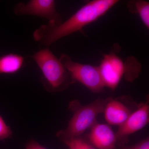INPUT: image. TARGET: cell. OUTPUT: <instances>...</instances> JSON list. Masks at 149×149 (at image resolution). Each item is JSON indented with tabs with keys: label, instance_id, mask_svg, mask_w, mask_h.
<instances>
[{
	"label": "cell",
	"instance_id": "7c38bea8",
	"mask_svg": "<svg viewBox=\"0 0 149 149\" xmlns=\"http://www.w3.org/2000/svg\"><path fill=\"white\" fill-rule=\"evenodd\" d=\"M13 135V132L10 126L7 125L0 115V141L10 139Z\"/></svg>",
	"mask_w": 149,
	"mask_h": 149
},
{
	"label": "cell",
	"instance_id": "7a4b0ae2",
	"mask_svg": "<svg viewBox=\"0 0 149 149\" xmlns=\"http://www.w3.org/2000/svg\"><path fill=\"white\" fill-rule=\"evenodd\" d=\"M32 58L42 71L41 83L47 92H62L75 83L68 70L49 48L38 51Z\"/></svg>",
	"mask_w": 149,
	"mask_h": 149
},
{
	"label": "cell",
	"instance_id": "8fae6325",
	"mask_svg": "<svg viewBox=\"0 0 149 149\" xmlns=\"http://www.w3.org/2000/svg\"><path fill=\"white\" fill-rule=\"evenodd\" d=\"M127 7L131 13L139 15L141 21L147 29H149V2L143 0L130 1L127 4Z\"/></svg>",
	"mask_w": 149,
	"mask_h": 149
},
{
	"label": "cell",
	"instance_id": "52a82bcc",
	"mask_svg": "<svg viewBox=\"0 0 149 149\" xmlns=\"http://www.w3.org/2000/svg\"><path fill=\"white\" fill-rule=\"evenodd\" d=\"M149 121V105L147 102L131 113L125 122L119 126L116 133L117 142H124L130 135L144 128Z\"/></svg>",
	"mask_w": 149,
	"mask_h": 149
},
{
	"label": "cell",
	"instance_id": "277c9868",
	"mask_svg": "<svg viewBox=\"0 0 149 149\" xmlns=\"http://www.w3.org/2000/svg\"><path fill=\"white\" fill-rule=\"evenodd\" d=\"M59 59L75 82L78 81L93 93L103 92L105 87L98 67L76 62L65 54H61Z\"/></svg>",
	"mask_w": 149,
	"mask_h": 149
},
{
	"label": "cell",
	"instance_id": "8992f818",
	"mask_svg": "<svg viewBox=\"0 0 149 149\" xmlns=\"http://www.w3.org/2000/svg\"><path fill=\"white\" fill-rule=\"evenodd\" d=\"M14 13L17 16L33 15L47 19L48 23L59 24L62 17L56 10L54 0H31L27 3L19 2L15 6Z\"/></svg>",
	"mask_w": 149,
	"mask_h": 149
},
{
	"label": "cell",
	"instance_id": "4fadbf2b",
	"mask_svg": "<svg viewBox=\"0 0 149 149\" xmlns=\"http://www.w3.org/2000/svg\"><path fill=\"white\" fill-rule=\"evenodd\" d=\"M72 140L79 149H96L93 146L79 138L72 139Z\"/></svg>",
	"mask_w": 149,
	"mask_h": 149
},
{
	"label": "cell",
	"instance_id": "5bb4252c",
	"mask_svg": "<svg viewBox=\"0 0 149 149\" xmlns=\"http://www.w3.org/2000/svg\"><path fill=\"white\" fill-rule=\"evenodd\" d=\"M124 149H149V141L146 139L133 146L125 148Z\"/></svg>",
	"mask_w": 149,
	"mask_h": 149
},
{
	"label": "cell",
	"instance_id": "3957f363",
	"mask_svg": "<svg viewBox=\"0 0 149 149\" xmlns=\"http://www.w3.org/2000/svg\"><path fill=\"white\" fill-rule=\"evenodd\" d=\"M111 98L97 99L84 106L78 105L77 102H71L69 108L73 111L74 114L68 121L67 127L57 133L58 138L62 141L78 138L96 123L97 117L99 114L103 112L105 107Z\"/></svg>",
	"mask_w": 149,
	"mask_h": 149
},
{
	"label": "cell",
	"instance_id": "5b68a950",
	"mask_svg": "<svg viewBox=\"0 0 149 149\" xmlns=\"http://www.w3.org/2000/svg\"><path fill=\"white\" fill-rule=\"evenodd\" d=\"M98 68L105 87L113 91L117 88L123 75L129 82L136 79L131 72V65H128V62H123L116 54L115 49L104 55Z\"/></svg>",
	"mask_w": 149,
	"mask_h": 149
},
{
	"label": "cell",
	"instance_id": "ba28073f",
	"mask_svg": "<svg viewBox=\"0 0 149 149\" xmlns=\"http://www.w3.org/2000/svg\"><path fill=\"white\" fill-rule=\"evenodd\" d=\"M88 138L98 149H113L117 143L116 134L108 125L95 123L92 127Z\"/></svg>",
	"mask_w": 149,
	"mask_h": 149
},
{
	"label": "cell",
	"instance_id": "30bf717a",
	"mask_svg": "<svg viewBox=\"0 0 149 149\" xmlns=\"http://www.w3.org/2000/svg\"><path fill=\"white\" fill-rule=\"evenodd\" d=\"M24 61V57L17 54H7L0 57V74L16 73L21 69Z\"/></svg>",
	"mask_w": 149,
	"mask_h": 149
},
{
	"label": "cell",
	"instance_id": "9c48e42d",
	"mask_svg": "<svg viewBox=\"0 0 149 149\" xmlns=\"http://www.w3.org/2000/svg\"><path fill=\"white\" fill-rule=\"evenodd\" d=\"M104 112L109 124L119 126L125 122L131 113L128 107L120 101L111 97L105 107Z\"/></svg>",
	"mask_w": 149,
	"mask_h": 149
},
{
	"label": "cell",
	"instance_id": "9a60e30c",
	"mask_svg": "<svg viewBox=\"0 0 149 149\" xmlns=\"http://www.w3.org/2000/svg\"><path fill=\"white\" fill-rule=\"evenodd\" d=\"M25 149H47L42 145H40L37 141L33 139H31L29 141L26 146Z\"/></svg>",
	"mask_w": 149,
	"mask_h": 149
},
{
	"label": "cell",
	"instance_id": "6da1fadb",
	"mask_svg": "<svg viewBox=\"0 0 149 149\" xmlns=\"http://www.w3.org/2000/svg\"><path fill=\"white\" fill-rule=\"evenodd\" d=\"M117 0L90 1L70 17L59 24L48 23L36 29L33 34L35 41L49 47L58 40L80 31L83 27L96 21L116 4Z\"/></svg>",
	"mask_w": 149,
	"mask_h": 149
},
{
	"label": "cell",
	"instance_id": "2e32d148",
	"mask_svg": "<svg viewBox=\"0 0 149 149\" xmlns=\"http://www.w3.org/2000/svg\"><path fill=\"white\" fill-rule=\"evenodd\" d=\"M63 142L69 147V149H79L78 147L76 146V144L74 143V141L72 139L63 141Z\"/></svg>",
	"mask_w": 149,
	"mask_h": 149
}]
</instances>
